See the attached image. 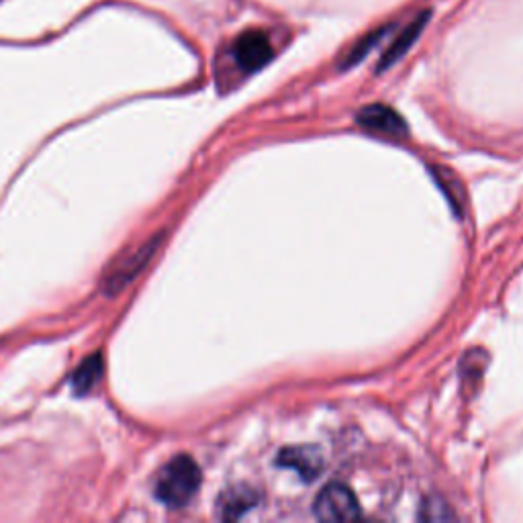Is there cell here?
Masks as SVG:
<instances>
[{"label":"cell","mask_w":523,"mask_h":523,"mask_svg":"<svg viewBox=\"0 0 523 523\" xmlns=\"http://www.w3.org/2000/svg\"><path fill=\"white\" fill-rule=\"evenodd\" d=\"M233 56L237 66L246 72H258L262 70L274 56L272 43L262 31H246L235 39L233 45Z\"/></svg>","instance_id":"cell-3"},{"label":"cell","mask_w":523,"mask_h":523,"mask_svg":"<svg viewBox=\"0 0 523 523\" xmlns=\"http://www.w3.org/2000/svg\"><path fill=\"white\" fill-rule=\"evenodd\" d=\"M358 123L374 133H387V135H403L407 133V123L403 117L385 105H370L360 109Z\"/></svg>","instance_id":"cell-4"},{"label":"cell","mask_w":523,"mask_h":523,"mask_svg":"<svg viewBox=\"0 0 523 523\" xmlns=\"http://www.w3.org/2000/svg\"><path fill=\"white\" fill-rule=\"evenodd\" d=\"M201 487V468L199 464L182 454L172 458L158 474L154 493L170 509H180L193 501Z\"/></svg>","instance_id":"cell-1"},{"label":"cell","mask_w":523,"mask_h":523,"mask_svg":"<svg viewBox=\"0 0 523 523\" xmlns=\"http://www.w3.org/2000/svg\"><path fill=\"white\" fill-rule=\"evenodd\" d=\"M315 515L323 521H352L360 517V503L346 485H327L315 501Z\"/></svg>","instance_id":"cell-2"},{"label":"cell","mask_w":523,"mask_h":523,"mask_svg":"<svg viewBox=\"0 0 523 523\" xmlns=\"http://www.w3.org/2000/svg\"><path fill=\"white\" fill-rule=\"evenodd\" d=\"M430 17H432V11H423L401 31V35L393 41V45L385 52L383 60H380L378 72L391 68L395 62H399L411 50V45L419 39V35L423 33V29H425L427 21H430Z\"/></svg>","instance_id":"cell-5"},{"label":"cell","mask_w":523,"mask_h":523,"mask_svg":"<svg viewBox=\"0 0 523 523\" xmlns=\"http://www.w3.org/2000/svg\"><path fill=\"white\" fill-rule=\"evenodd\" d=\"M432 172L436 174V180L440 182V186L446 190V195H448V199L454 203V207L460 211V193H456V190H454V186H460V182H458V178L452 174V172H448V170H444V168H432Z\"/></svg>","instance_id":"cell-11"},{"label":"cell","mask_w":523,"mask_h":523,"mask_svg":"<svg viewBox=\"0 0 523 523\" xmlns=\"http://www.w3.org/2000/svg\"><path fill=\"white\" fill-rule=\"evenodd\" d=\"M389 29H391V25H387V27H380V29H376V31H372L370 35H366L364 39H360L358 41V45L354 47V50L346 56V60H344V66L342 68H350V66H354V64H358L370 50H372V47L380 41V37H383V35H387L389 33Z\"/></svg>","instance_id":"cell-10"},{"label":"cell","mask_w":523,"mask_h":523,"mask_svg":"<svg viewBox=\"0 0 523 523\" xmlns=\"http://www.w3.org/2000/svg\"><path fill=\"white\" fill-rule=\"evenodd\" d=\"M258 505V493L250 487H231L219 499V515L223 519H237Z\"/></svg>","instance_id":"cell-7"},{"label":"cell","mask_w":523,"mask_h":523,"mask_svg":"<svg viewBox=\"0 0 523 523\" xmlns=\"http://www.w3.org/2000/svg\"><path fill=\"white\" fill-rule=\"evenodd\" d=\"M278 464L295 468L301 474V477L307 479V481H313L323 468L321 454L315 448H289V450H284L278 456Z\"/></svg>","instance_id":"cell-8"},{"label":"cell","mask_w":523,"mask_h":523,"mask_svg":"<svg viewBox=\"0 0 523 523\" xmlns=\"http://www.w3.org/2000/svg\"><path fill=\"white\" fill-rule=\"evenodd\" d=\"M156 242L152 244H144V248L133 252V256H129L127 260H121L117 262L113 274L107 276V291L113 293V291H119L125 282L133 280V276L146 266V262L152 258L154 250H156Z\"/></svg>","instance_id":"cell-6"},{"label":"cell","mask_w":523,"mask_h":523,"mask_svg":"<svg viewBox=\"0 0 523 523\" xmlns=\"http://www.w3.org/2000/svg\"><path fill=\"white\" fill-rule=\"evenodd\" d=\"M103 370H105V362H103L101 354H92L90 358H86L78 366V370L72 374L70 385H72L74 393L76 395H86L88 391H92L94 387H97L99 380H101Z\"/></svg>","instance_id":"cell-9"}]
</instances>
